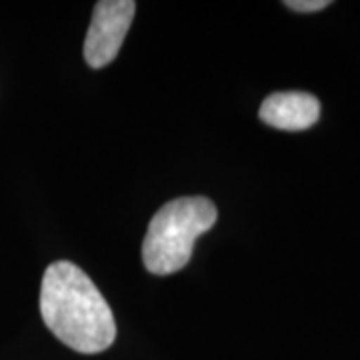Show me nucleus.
I'll return each mask as SVG.
<instances>
[{"instance_id": "nucleus-1", "label": "nucleus", "mask_w": 360, "mask_h": 360, "mask_svg": "<svg viewBox=\"0 0 360 360\" xmlns=\"http://www.w3.org/2000/svg\"><path fill=\"white\" fill-rule=\"evenodd\" d=\"M40 314L46 328L68 348L98 354L115 342L116 322L96 284L68 260L52 262L42 276Z\"/></svg>"}, {"instance_id": "nucleus-2", "label": "nucleus", "mask_w": 360, "mask_h": 360, "mask_svg": "<svg viewBox=\"0 0 360 360\" xmlns=\"http://www.w3.org/2000/svg\"><path fill=\"white\" fill-rule=\"evenodd\" d=\"M219 219L217 206L205 196L174 198L156 212L142 243V260L148 272L168 276L182 270L193 257L194 243Z\"/></svg>"}, {"instance_id": "nucleus-3", "label": "nucleus", "mask_w": 360, "mask_h": 360, "mask_svg": "<svg viewBox=\"0 0 360 360\" xmlns=\"http://www.w3.org/2000/svg\"><path fill=\"white\" fill-rule=\"evenodd\" d=\"M134 13L136 2L132 0L96 2L84 40V60L90 68H104L115 60L129 34Z\"/></svg>"}, {"instance_id": "nucleus-4", "label": "nucleus", "mask_w": 360, "mask_h": 360, "mask_svg": "<svg viewBox=\"0 0 360 360\" xmlns=\"http://www.w3.org/2000/svg\"><path fill=\"white\" fill-rule=\"evenodd\" d=\"M258 116L272 129L300 132L316 124L321 118V103L310 92H274L260 104Z\"/></svg>"}, {"instance_id": "nucleus-5", "label": "nucleus", "mask_w": 360, "mask_h": 360, "mask_svg": "<svg viewBox=\"0 0 360 360\" xmlns=\"http://www.w3.org/2000/svg\"><path fill=\"white\" fill-rule=\"evenodd\" d=\"M284 6H288L295 13H319L322 8L330 6L328 0H286Z\"/></svg>"}]
</instances>
